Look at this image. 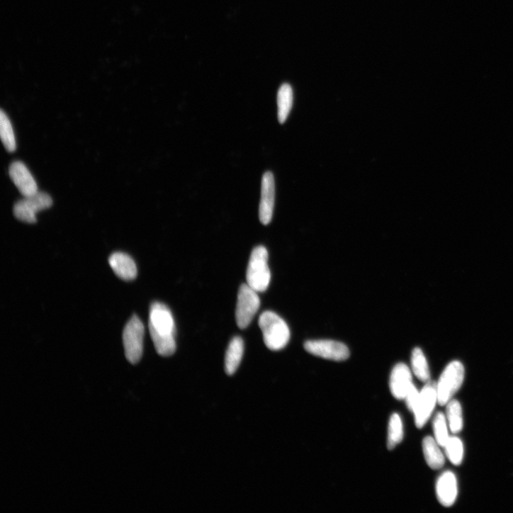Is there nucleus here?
<instances>
[{"instance_id":"nucleus-13","label":"nucleus","mask_w":513,"mask_h":513,"mask_svg":"<svg viewBox=\"0 0 513 513\" xmlns=\"http://www.w3.org/2000/svg\"><path fill=\"white\" fill-rule=\"evenodd\" d=\"M108 263L115 274L123 281H131L137 276V267L135 261L125 253L112 254Z\"/></svg>"},{"instance_id":"nucleus-12","label":"nucleus","mask_w":513,"mask_h":513,"mask_svg":"<svg viewBox=\"0 0 513 513\" xmlns=\"http://www.w3.org/2000/svg\"><path fill=\"white\" fill-rule=\"evenodd\" d=\"M11 179L25 196L29 197L38 192L37 183L27 167L21 162H13L9 170Z\"/></svg>"},{"instance_id":"nucleus-8","label":"nucleus","mask_w":513,"mask_h":513,"mask_svg":"<svg viewBox=\"0 0 513 513\" xmlns=\"http://www.w3.org/2000/svg\"><path fill=\"white\" fill-rule=\"evenodd\" d=\"M305 349L312 355L335 361H344L350 355L349 349L344 344L329 339L307 341Z\"/></svg>"},{"instance_id":"nucleus-22","label":"nucleus","mask_w":513,"mask_h":513,"mask_svg":"<svg viewBox=\"0 0 513 513\" xmlns=\"http://www.w3.org/2000/svg\"><path fill=\"white\" fill-rule=\"evenodd\" d=\"M444 449L448 458L453 465L459 466L461 464L463 459L464 449L459 438L456 436L450 437Z\"/></svg>"},{"instance_id":"nucleus-6","label":"nucleus","mask_w":513,"mask_h":513,"mask_svg":"<svg viewBox=\"0 0 513 513\" xmlns=\"http://www.w3.org/2000/svg\"><path fill=\"white\" fill-rule=\"evenodd\" d=\"M258 293L247 284L240 286L235 310V319L239 328L246 329L258 312L261 306Z\"/></svg>"},{"instance_id":"nucleus-15","label":"nucleus","mask_w":513,"mask_h":513,"mask_svg":"<svg viewBox=\"0 0 513 513\" xmlns=\"http://www.w3.org/2000/svg\"><path fill=\"white\" fill-rule=\"evenodd\" d=\"M244 353V342L239 337H234L227 347L225 368L228 375L234 374L239 367Z\"/></svg>"},{"instance_id":"nucleus-4","label":"nucleus","mask_w":513,"mask_h":513,"mask_svg":"<svg viewBox=\"0 0 513 513\" xmlns=\"http://www.w3.org/2000/svg\"><path fill=\"white\" fill-rule=\"evenodd\" d=\"M465 368L458 361L451 362L444 369L437 383L438 403L446 405L460 390L464 380Z\"/></svg>"},{"instance_id":"nucleus-11","label":"nucleus","mask_w":513,"mask_h":513,"mask_svg":"<svg viewBox=\"0 0 513 513\" xmlns=\"http://www.w3.org/2000/svg\"><path fill=\"white\" fill-rule=\"evenodd\" d=\"M412 384V373L410 367L404 363H398L392 371L390 380L393 397L398 400H404Z\"/></svg>"},{"instance_id":"nucleus-24","label":"nucleus","mask_w":513,"mask_h":513,"mask_svg":"<svg viewBox=\"0 0 513 513\" xmlns=\"http://www.w3.org/2000/svg\"><path fill=\"white\" fill-rule=\"evenodd\" d=\"M420 398V393L413 383L409 390L405 400L406 401L408 410L414 412Z\"/></svg>"},{"instance_id":"nucleus-2","label":"nucleus","mask_w":513,"mask_h":513,"mask_svg":"<svg viewBox=\"0 0 513 513\" xmlns=\"http://www.w3.org/2000/svg\"><path fill=\"white\" fill-rule=\"evenodd\" d=\"M247 284L256 292H265L269 287L271 274L269 252L264 246L256 247L250 254L246 274Z\"/></svg>"},{"instance_id":"nucleus-16","label":"nucleus","mask_w":513,"mask_h":513,"mask_svg":"<svg viewBox=\"0 0 513 513\" xmlns=\"http://www.w3.org/2000/svg\"><path fill=\"white\" fill-rule=\"evenodd\" d=\"M439 444L435 439L427 436L423 441V451L429 466L434 470H439L445 464V458Z\"/></svg>"},{"instance_id":"nucleus-20","label":"nucleus","mask_w":513,"mask_h":513,"mask_svg":"<svg viewBox=\"0 0 513 513\" xmlns=\"http://www.w3.org/2000/svg\"><path fill=\"white\" fill-rule=\"evenodd\" d=\"M447 421L453 434H458L463 427V413L461 404L457 400H451L447 405Z\"/></svg>"},{"instance_id":"nucleus-7","label":"nucleus","mask_w":513,"mask_h":513,"mask_svg":"<svg viewBox=\"0 0 513 513\" xmlns=\"http://www.w3.org/2000/svg\"><path fill=\"white\" fill-rule=\"evenodd\" d=\"M52 203L53 201L50 195L38 191L35 195L25 197V199L18 201L14 206V215L21 221L35 223L37 222L36 214L50 208Z\"/></svg>"},{"instance_id":"nucleus-19","label":"nucleus","mask_w":513,"mask_h":513,"mask_svg":"<svg viewBox=\"0 0 513 513\" xmlns=\"http://www.w3.org/2000/svg\"><path fill=\"white\" fill-rule=\"evenodd\" d=\"M412 368L415 375L422 381L430 380L431 374L427 358L423 351L415 348L412 355Z\"/></svg>"},{"instance_id":"nucleus-9","label":"nucleus","mask_w":513,"mask_h":513,"mask_svg":"<svg viewBox=\"0 0 513 513\" xmlns=\"http://www.w3.org/2000/svg\"><path fill=\"white\" fill-rule=\"evenodd\" d=\"M438 403L437 383L428 381L420 393L418 404L414 411L415 424L417 428L422 429L432 415Z\"/></svg>"},{"instance_id":"nucleus-14","label":"nucleus","mask_w":513,"mask_h":513,"mask_svg":"<svg viewBox=\"0 0 513 513\" xmlns=\"http://www.w3.org/2000/svg\"><path fill=\"white\" fill-rule=\"evenodd\" d=\"M436 492L439 502L444 507H451L458 495L456 475L451 471L444 473L438 479Z\"/></svg>"},{"instance_id":"nucleus-17","label":"nucleus","mask_w":513,"mask_h":513,"mask_svg":"<svg viewBox=\"0 0 513 513\" xmlns=\"http://www.w3.org/2000/svg\"><path fill=\"white\" fill-rule=\"evenodd\" d=\"M293 103V91L292 86L288 84L281 86L278 94V120L281 123H284L292 109Z\"/></svg>"},{"instance_id":"nucleus-1","label":"nucleus","mask_w":513,"mask_h":513,"mask_svg":"<svg viewBox=\"0 0 513 513\" xmlns=\"http://www.w3.org/2000/svg\"><path fill=\"white\" fill-rule=\"evenodd\" d=\"M150 330L157 353L170 356L176 350V324L170 309L161 303H154L150 311Z\"/></svg>"},{"instance_id":"nucleus-18","label":"nucleus","mask_w":513,"mask_h":513,"mask_svg":"<svg viewBox=\"0 0 513 513\" xmlns=\"http://www.w3.org/2000/svg\"><path fill=\"white\" fill-rule=\"evenodd\" d=\"M0 135L4 145L9 152L16 150V140L12 123L7 114L1 110L0 113Z\"/></svg>"},{"instance_id":"nucleus-23","label":"nucleus","mask_w":513,"mask_h":513,"mask_svg":"<svg viewBox=\"0 0 513 513\" xmlns=\"http://www.w3.org/2000/svg\"><path fill=\"white\" fill-rule=\"evenodd\" d=\"M434 432L435 439L441 447H445L450 437L448 432V424L443 413H437L434 419Z\"/></svg>"},{"instance_id":"nucleus-3","label":"nucleus","mask_w":513,"mask_h":513,"mask_svg":"<svg viewBox=\"0 0 513 513\" xmlns=\"http://www.w3.org/2000/svg\"><path fill=\"white\" fill-rule=\"evenodd\" d=\"M266 346L272 351H280L289 343L291 331L287 323L276 313L264 312L259 318Z\"/></svg>"},{"instance_id":"nucleus-10","label":"nucleus","mask_w":513,"mask_h":513,"mask_svg":"<svg viewBox=\"0 0 513 513\" xmlns=\"http://www.w3.org/2000/svg\"><path fill=\"white\" fill-rule=\"evenodd\" d=\"M276 197V185L274 174L266 172L262 179L261 200L259 218L262 224L269 225L273 218Z\"/></svg>"},{"instance_id":"nucleus-21","label":"nucleus","mask_w":513,"mask_h":513,"mask_svg":"<svg viewBox=\"0 0 513 513\" xmlns=\"http://www.w3.org/2000/svg\"><path fill=\"white\" fill-rule=\"evenodd\" d=\"M404 438L403 423L400 416L394 414L390 420L388 447L394 449Z\"/></svg>"},{"instance_id":"nucleus-5","label":"nucleus","mask_w":513,"mask_h":513,"mask_svg":"<svg viewBox=\"0 0 513 513\" xmlns=\"http://www.w3.org/2000/svg\"><path fill=\"white\" fill-rule=\"evenodd\" d=\"M145 332V325L137 315H134L124 328L123 342L125 354L128 361L133 364L137 363L142 359Z\"/></svg>"}]
</instances>
